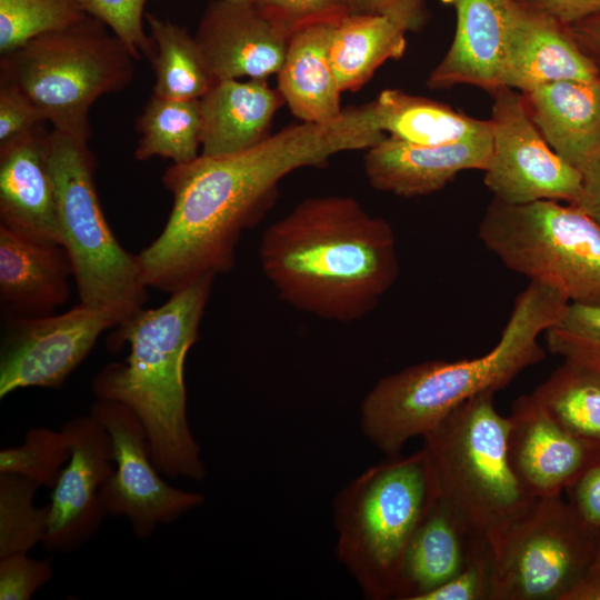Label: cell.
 I'll return each instance as SVG.
<instances>
[{
  "instance_id": "obj_1",
  "label": "cell",
  "mask_w": 600,
  "mask_h": 600,
  "mask_svg": "<svg viewBox=\"0 0 600 600\" xmlns=\"http://www.w3.org/2000/svg\"><path fill=\"white\" fill-rule=\"evenodd\" d=\"M386 137L368 102L337 119L301 122L244 151L172 164L162 183L172 208L161 233L137 254L144 284L172 293L204 276L229 271L241 233L271 204L292 171L326 164L340 152L369 149Z\"/></svg>"
},
{
  "instance_id": "obj_2",
  "label": "cell",
  "mask_w": 600,
  "mask_h": 600,
  "mask_svg": "<svg viewBox=\"0 0 600 600\" xmlns=\"http://www.w3.org/2000/svg\"><path fill=\"white\" fill-rule=\"evenodd\" d=\"M259 260L282 300L341 323L369 314L400 271L391 224L346 196L300 201L264 230Z\"/></svg>"
},
{
  "instance_id": "obj_3",
  "label": "cell",
  "mask_w": 600,
  "mask_h": 600,
  "mask_svg": "<svg viewBox=\"0 0 600 600\" xmlns=\"http://www.w3.org/2000/svg\"><path fill=\"white\" fill-rule=\"evenodd\" d=\"M214 277L204 276L172 292L158 308L119 323L111 349L128 344L124 361L104 366L92 379L98 398L130 408L141 420L157 470L169 478L201 481L206 467L187 416L184 363Z\"/></svg>"
},
{
  "instance_id": "obj_4",
  "label": "cell",
  "mask_w": 600,
  "mask_h": 600,
  "mask_svg": "<svg viewBox=\"0 0 600 600\" xmlns=\"http://www.w3.org/2000/svg\"><path fill=\"white\" fill-rule=\"evenodd\" d=\"M568 303L560 292L530 282L516 298L498 342L484 354L423 361L381 378L360 406L363 436L387 457L399 456L409 440L423 437L467 400L507 387L544 359L539 336Z\"/></svg>"
},
{
  "instance_id": "obj_5",
  "label": "cell",
  "mask_w": 600,
  "mask_h": 600,
  "mask_svg": "<svg viewBox=\"0 0 600 600\" xmlns=\"http://www.w3.org/2000/svg\"><path fill=\"white\" fill-rule=\"evenodd\" d=\"M437 499L423 448L387 457L338 492L332 507L336 554L364 598H394L406 550Z\"/></svg>"
},
{
  "instance_id": "obj_6",
  "label": "cell",
  "mask_w": 600,
  "mask_h": 600,
  "mask_svg": "<svg viewBox=\"0 0 600 600\" xmlns=\"http://www.w3.org/2000/svg\"><path fill=\"white\" fill-rule=\"evenodd\" d=\"M134 60L126 43L87 14L2 54L0 76L30 98L52 129L90 138V108L131 82Z\"/></svg>"
},
{
  "instance_id": "obj_7",
  "label": "cell",
  "mask_w": 600,
  "mask_h": 600,
  "mask_svg": "<svg viewBox=\"0 0 600 600\" xmlns=\"http://www.w3.org/2000/svg\"><path fill=\"white\" fill-rule=\"evenodd\" d=\"M89 137L52 129L47 137L61 244L73 271L80 303L107 310L118 324L147 300L137 256L118 242L98 198L96 158Z\"/></svg>"
},
{
  "instance_id": "obj_8",
  "label": "cell",
  "mask_w": 600,
  "mask_h": 600,
  "mask_svg": "<svg viewBox=\"0 0 600 600\" xmlns=\"http://www.w3.org/2000/svg\"><path fill=\"white\" fill-rule=\"evenodd\" d=\"M494 393L472 397L422 437L438 498L480 537L532 499L510 466L509 418Z\"/></svg>"
},
{
  "instance_id": "obj_9",
  "label": "cell",
  "mask_w": 600,
  "mask_h": 600,
  "mask_svg": "<svg viewBox=\"0 0 600 600\" xmlns=\"http://www.w3.org/2000/svg\"><path fill=\"white\" fill-rule=\"evenodd\" d=\"M479 238L508 269L569 302L600 304V226L572 203L493 199Z\"/></svg>"
},
{
  "instance_id": "obj_10",
  "label": "cell",
  "mask_w": 600,
  "mask_h": 600,
  "mask_svg": "<svg viewBox=\"0 0 600 600\" xmlns=\"http://www.w3.org/2000/svg\"><path fill=\"white\" fill-rule=\"evenodd\" d=\"M599 534L562 494L530 499L486 534L491 600H567L591 572Z\"/></svg>"
},
{
  "instance_id": "obj_11",
  "label": "cell",
  "mask_w": 600,
  "mask_h": 600,
  "mask_svg": "<svg viewBox=\"0 0 600 600\" xmlns=\"http://www.w3.org/2000/svg\"><path fill=\"white\" fill-rule=\"evenodd\" d=\"M490 94L492 150L483 182L493 199L509 204L574 203L581 172L550 148L529 118L521 92L499 87Z\"/></svg>"
},
{
  "instance_id": "obj_12",
  "label": "cell",
  "mask_w": 600,
  "mask_h": 600,
  "mask_svg": "<svg viewBox=\"0 0 600 600\" xmlns=\"http://www.w3.org/2000/svg\"><path fill=\"white\" fill-rule=\"evenodd\" d=\"M90 413L107 429L113 446L114 471L100 491L107 516L127 518L134 536L146 539L159 524L172 523L203 503V494L171 487L160 477L146 429L130 408L98 398Z\"/></svg>"
},
{
  "instance_id": "obj_13",
  "label": "cell",
  "mask_w": 600,
  "mask_h": 600,
  "mask_svg": "<svg viewBox=\"0 0 600 600\" xmlns=\"http://www.w3.org/2000/svg\"><path fill=\"white\" fill-rule=\"evenodd\" d=\"M116 326L111 312L80 302L59 314L9 316L0 348V398L30 387L60 388Z\"/></svg>"
},
{
  "instance_id": "obj_14",
  "label": "cell",
  "mask_w": 600,
  "mask_h": 600,
  "mask_svg": "<svg viewBox=\"0 0 600 600\" xmlns=\"http://www.w3.org/2000/svg\"><path fill=\"white\" fill-rule=\"evenodd\" d=\"M61 431L70 458L52 488L42 544L47 551L69 553L83 547L107 516L100 491L114 460L110 434L92 413L68 420Z\"/></svg>"
},
{
  "instance_id": "obj_15",
  "label": "cell",
  "mask_w": 600,
  "mask_h": 600,
  "mask_svg": "<svg viewBox=\"0 0 600 600\" xmlns=\"http://www.w3.org/2000/svg\"><path fill=\"white\" fill-rule=\"evenodd\" d=\"M194 38L214 81L267 80L281 68L290 36L251 0H212Z\"/></svg>"
},
{
  "instance_id": "obj_16",
  "label": "cell",
  "mask_w": 600,
  "mask_h": 600,
  "mask_svg": "<svg viewBox=\"0 0 600 600\" xmlns=\"http://www.w3.org/2000/svg\"><path fill=\"white\" fill-rule=\"evenodd\" d=\"M508 418L509 462L531 498L562 494L587 467L599 444L561 427L531 393L516 399Z\"/></svg>"
},
{
  "instance_id": "obj_17",
  "label": "cell",
  "mask_w": 600,
  "mask_h": 600,
  "mask_svg": "<svg viewBox=\"0 0 600 600\" xmlns=\"http://www.w3.org/2000/svg\"><path fill=\"white\" fill-rule=\"evenodd\" d=\"M597 79L600 72L567 24L513 1L503 46L501 87L524 92L560 80Z\"/></svg>"
},
{
  "instance_id": "obj_18",
  "label": "cell",
  "mask_w": 600,
  "mask_h": 600,
  "mask_svg": "<svg viewBox=\"0 0 600 600\" xmlns=\"http://www.w3.org/2000/svg\"><path fill=\"white\" fill-rule=\"evenodd\" d=\"M492 131L439 146H421L387 136L367 149L363 169L370 186L400 197H418L444 188L459 172L484 171Z\"/></svg>"
},
{
  "instance_id": "obj_19",
  "label": "cell",
  "mask_w": 600,
  "mask_h": 600,
  "mask_svg": "<svg viewBox=\"0 0 600 600\" xmlns=\"http://www.w3.org/2000/svg\"><path fill=\"white\" fill-rule=\"evenodd\" d=\"M48 133L41 126L0 144V226L37 241L61 244Z\"/></svg>"
},
{
  "instance_id": "obj_20",
  "label": "cell",
  "mask_w": 600,
  "mask_h": 600,
  "mask_svg": "<svg viewBox=\"0 0 600 600\" xmlns=\"http://www.w3.org/2000/svg\"><path fill=\"white\" fill-rule=\"evenodd\" d=\"M442 1L456 11V32L449 50L430 72L427 87L470 84L492 92L501 87L503 46L514 0Z\"/></svg>"
},
{
  "instance_id": "obj_21",
  "label": "cell",
  "mask_w": 600,
  "mask_h": 600,
  "mask_svg": "<svg viewBox=\"0 0 600 600\" xmlns=\"http://www.w3.org/2000/svg\"><path fill=\"white\" fill-rule=\"evenodd\" d=\"M73 276L60 243L37 241L0 226V299L9 316H47L64 304Z\"/></svg>"
},
{
  "instance_id": "obj_22",
  "label": "cell",
  "mask_w": 600,
  "mask_h": 600,
  "mask_svg": "<svg viewBox=\"0 0 600 600\" xmlns=\"http://www.w3.org/2000/svg\"><path fill=\"white\" fill-rule=\"evenodd\" d=\"M284 100L267 80H217L199 99L201 152L221 157L244 151L269 137Z\"/></svg>"
},
{
  "instance_id": "obj_23",
  "label": "cell",
  "mask_w": 600,
  "mask_h": 600,
  "mask_svg": "<svg viewBox=\"0 0 600 600\" xmlns=\"http://www.w3.org/2000/svg\"><path fill=\"white\" fill-rule=\"evenodd\" d=\"M521 94L529 118L550 148L581 170L600 144V79L560 80Z\"/></svg>"
},
{
  "instance_id": "obj_24",
  "label": "cell",
  "mask_w": 600,
  "mask_h": 600,
  "mask_svg": "<svg viewBox=\"0 0 600 600\" xmlns=\"http://www.w3.org/2000/svg\"><path fill=\"white\" fill-rule=\"evenodd\" d=\"M484 539L438 498L406 550L393 599L423 600L457 576Z\"/></svg>"
},
{
  "instance_id": "obj_25",
  "label": "cell",
  "mask_w": 600,
  "mask_h": 600,
  "mask_svg": "<svg viewBox=\"0 0 600 600\" xmlns=\"http://www.w3.org/2000/svg\"><path fill=\"white\" fill-rule=\"evenodd\" d=\"M333 27L321 23L294 32L277 73V89L301 122H329L343 112L329 57Z\"/></svg>"
},
{
  "instance_id": "obj_26",
  "label": "cell",
  "mask_w": 600,
  "mask_h": 600,
  "mask_svg": "<svg viewBox=\"0 0 600 600\" xmlns=\"http://www.w3.org/2000/svg\"><path fill=\"white\" fill-rule=\"evenodd\" d=\"M372 102L380 129L414 144H447L492 131L491 120L469 117L440 101L399 89L382 90Z\"/></svg>"
},
{
  "instance_id": "obj_27",
  "label": "cell",
  "mask_w": 600,
  "mask_h": 600,
  "mask_svg": "<svg viewBox=\"0 0 600 600\" xmlns=\"http://www.w3.org/2000/svg\"><path fill=\"white\" fill-rule=\"evenodd\" d=\"M406 34L382 16L349 14L334 24L329 57L341 91H358L386 61L402 58Z\"/></svg>"
},
{
  "instance_id": "obj_28",
  "label": "cell",
  "mask_w": 600,
  "mask_h": 600,
  "mask_svg": "<svg viewBox=\"0 0 600 600\" xmlns=\"http://www.w3.org/2000/svg\"><path fill=\"white\" fill-rule=\"evenodd\" d=\"M153 53V93L173 100H199L214 79L204 56L186 28L167 18L146 13Z\"/></svg>"
},
{
  "instance_id": "obj_29",
  "label": "cell",
  "mask_w": 600,
  "mask_h": 600,
  "mask_svg": "<svg viewBox=\"0 0 600 600\" xmlns=\"http://www.w3.org/2000/svg\"><path fill=\"white\" fill-rule=\"evenodd\" d=\"M141 138L134 158L170 159L173 164L197 159L201 148L199 100H173L152 94L136 120Z\"/></svg>"
},
{
  "instance_id": "obj_30",
  "label": "cell",
  "mask_w": 600,
  "mask_h": 600,
  "mask_svg": "<svg viewBox=\"0 0 600 600\" xmlns=\"http://www.w3.org/2000/svg\"><path fill=\"white\" fill-rule=\"evenodd\" d=\"M531 394L570 433L600 443V373L563 361Z\"/></svg>"
},
{
  "instance_id": "obj_31",
  "label": "cell",
  "mask_w": 600,
  "mask_h": 600,
  "mask_svg": "<svg viewBox=\"0 0 600 600\" xmlns=\"http://www.w3.org/2000/svg\"><path fill=\"white\" fill-rule=\"evenodd\" d=\"M37 482L16 473H0V558L28 553L43 541L49 504L33 503Z\"/></svg>"
},
{
  "instance_id": "obj_32",
  "label": "cell",
  "mask_w": 600,
  "mask_h": 600,
  "mask_svg": "<svg viewBox=\"0 0 600 600\" xmlns=\"http://www.w3.org/2000/svg\"><path fill=\"white\" fill-rule=\"evenodd\" d=\"M84 16L79 0H0V54Z\"/></svg>"
},
{
  "instance_id": "obj_33",
  "label": "cell",
  "mask_w": 600,
  "mask_h": 600,
  "mask_svg": "<svg viewBox=\"0 0 600 600\" xmlns=\"http://www.w3.org/2000/svg\"><path fill=\"white\" fill-rule=\"evenodd\" d=\"M69 458L70 448L61 430L31 428L22 444L0 451V473L20 474L52 489Z\"/></svg>"
},
{
  "instance_id": "obj_34",
  "label": "cell",
  "mask_w": 600,
  "mask_h": 600,
  "mask_svg": "<svg viewBox=\"0 0 600 600\" xmlns=\"http://www.w3.org/2000/svg\"><path fill=\"white\" fill-rule=\"evenodd\" d=\"M543 334L551 353L600 373V304L569 302Z\"/></svg>"
},
{
  "instance_id": "obj_35",
  "label": "cell",
  "mask_w": 600,
  "mask_h": 600,
  "mask_svg": "<svg viewBox=\"0 0 600 600\" xmlns=\"http://www.w3.org/2000/svg\"><path fill=\"white\" fill-rule=\"evenodd\" d=\"M84 12L103 22L130 49L136 60L153 53V41L146 33L148 0H79Z\"/></svg>"
},
{
  "instance_id": "obj_36",
  "label": "cell",
  "mask_w": 600,
  "mask_h": 600,
  "mask_svg": "<svg viewBox=\"0 0 600 600\" xmlns=\"http://www.w3.org/2000/svg\"><path fill=\"white\" fill-rule=\"evenodd\" d=\"M290 37L307 27L337 24L350 14L348 0H251Z\"/></svg>"
},
{
  "instance_id": "obj_37",
  "label": "cell",
  "mask_w": 600,
  "mask_h": 600,
  "mask_svg": "<svg viewBox=\"0 0 600 600\" xmlns=\"http://www.w3.org/2000/svg\"><path fill=\"white\" fill-rule=\"evenodd\" d=\"M492 568V554L486 538L478 544L466 567L423 600H491Z\"/></svg>"
},
{
  "instance_id": "obj_38",
  "label": "cell",
  "mask_w": 600,
  "mask_h": 600,
  "mask_svg": "<svg viewBox=\"0 0 600 600\" xmlns=\"http://www.w3.org/2000/svg\"><path fill=\"white\" fill-rule=\"evenodd\" d=\"M53 569L49 559H33L28 553L0 558V599L29 600L51 580Z\"/></svg>"
},
{
  "instance_id": "obj_39",
  "label": "cell",
  "mask_w": 600,
  "mask_h": 600,
  "mask_svg": "<svg viewBox=\"0 0 600 600\" xmlns=\"http://www.w3.org/2000/svg\"><path fill=\"white\" fill-rule=\"evenodd\" d=\"M44 122L30 98L14 82L0 76V144L24 137Z\"/></svg>"
},
{
  "instance_id": "obj_40",
  "label": "cell",
  "mask_w": 600,
  "mask_h": 600,
  "mask_svg": "<svg viewBox=\"0 0 600 600\" xmlns=\"http://www.w3.org/2000/svg\"><path fill=\"white\" fill-rule=\"evenodd\" d=\"M350 14L382 16L408 32L421 31L430 18L428 0H348Z\"/></svg>"
},
{
  "instance_id": "obj_41",
  "label": "cell",
  "mask_w": 600,
  "mask_h": 600,
  "mask_svg": "<svg viewBox=\"0 0 600 600\" xmlns=\"http://www.w3.org/2000/svg\"><path fill=\"white\" fill-rule=\"evenodd\" d=\"M564 492L582 519L600 530V443L587 467Z\"/></svg>"
},
{
  "instance_id": "obj_42",
  "label": "cell",
  "mask_w": 600,
  "mask_h": 600,
  "mask_svg": "<svg viewBox=\"0 0 600 600\" xmlns=\"http://www.w3.org/2000/svg\"><path fill=\"white\" fill-rule=\"evenodd\" d=\"M569 26L600 13V0H517Z\"/></svg>"
},
{
  "instance_id": "obj_43",
  "label": "cell",
  "mask_w": 600,
  "mask_h": 600,
  "mask_svg": "<svg viewBox=\"0 0 600 600\" xmlns=\"http://www.w3.org/2000/svg\"><path fill=\"white\" fill-rule=\"evenodd\" d=\"M581 172V191L578 207L600 226V144L589 157Z\"/></svg>"
},
{
  "instance_id": "obj_44",
  "label": "cell",
  "mask_w": 600,
  "mask_h": 600,
  "mask_svg": "<svg viewBox=\"0 0 600 600\" xmlns=\"http://www.w3.org/2000/svg\"><path fill=\"white\" fill-rule=\"evenodd\" d=\"M573 39L600 72V13L568 26Z\"/></svg>"
},
{
  "instance_id": "obj_45",
  "label": "cell",
  "mask_w": 600,
  "mask_h": 600,
  "mask_svg": "<svg viewBox=\"0 0 600 600\" xmlns=\"http://www.w3.org/2000/svg\"><path fill=\"white\" fill-rule=\"evenodd\" d=\"M567 600H600V573L588 576L570 592Z\"/></svg>"
},
{
  "instance_id": "obj_46",
  "label": "cell",
  "mask_w": 600,
  "mask_h": 600,
  "mask_svg": "<svg viewBox=\"0 0 600 600\" xmlns=\"http://www.w3.org/2000/svg\"><path fill=\"white\" fill-rule=\"evenodd\" d=\"M598 573H600V534L590 574Z\"/></svg>"
}]
</instances>
